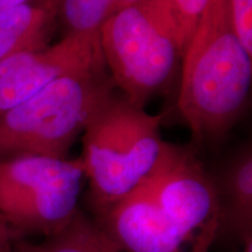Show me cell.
<instances>
[{
    "label": "cell",
    "instance_id": "6da1fadb",
    "mask_svg": "<svg viewBox=\"0 0 252 252\" xmlns=\"http://www.w3.org/2000/svg\"><path fill=\"white\" fill-rule=\"evenodd\" d=\"M182 56L179 111L195 139L219 140L244 110L252 81V55L232 28L228 0H209Z\"/></svg>",
    "mask_w": 252,
    "mask_h": 252
},
{
    "label": "cell",
    "instance_id": "7a4b0ae2",
    "mask_svg": "<svg viewBox=\"0 0 252 252\" xmlns=\"http://www.w3.org/2000/svg\"><path fill=\"white\" fill-rule=\"evenodd\" d=\"M162 118L115 94L91 117L82 134L81 158L94 217L133 193L152 173L165 144Z\"/></svg>",
    "mask_w": 252,
    "mask_h": 252
},
{
    "label": "cell",
    "instance_id": "3957f363",
    "mask_svg": "<svg viewBox=\"0 0 252 252\" xmlns=\"http://www.w3.org/2000/svg\"><path fill=\"white\" fill-rule=\"evenodd\" d=\"M115 84L106 67L75 72L0 115V160L21 157L68 159L75 141Z\"/></svg>",
    "mask_w": 252,
    "mask_h": 252
},
{
    "label": "cell",
    "instance_id": "277c9868",
    "mask_svg": "<svg viewBox=\"0 0 252 252\" xmlns=\"http://www.w3.org/2000/svg\"><path fill=\"white\" fill-rule=\"evenodd\" d=\"M98 37L115 87L144 108L168 83L182 56L168 0H144L119 11L104 23Z\"/></svg>",
    "mask_w": 252,
    "mask_h": 252
},
{
    "label": "cell",
    "instance_id": "5b68a950",
    "mask_svg": "<svg viewBox=\"0 0 252 252\" xmlns=\"http://www.w3.org/2000/svg\"><path fill=\"white\" fill-rule=\"evenodd\" d=\"M84 176L82 158L0 160V216L19 238L53 235L77 212Z\"/></svg>",
    "mask_w": 252,
    "mask_h": 252
},
{
    "label": "cell",
    "instance_id": "8992f818",
    "mask_svg": "<svg viewBox=\"0 0 252 252\" xmlns=\"http://www.w3.org/2000/svg\"><path fill=\"white\" fill-rule=\"evenodd\" d=\"M143 186L190 252H209L219 231V203L212 175L191 149L163 144Z\"/></svg>",
    "mask_w": 252,
    "mask_h": 252
},
{
    "label": "cell",
    "instance_id": "52a82bcc",
    "mask_svg": "<svg viewBox=\"0 0 252 252\" xmlns=\"http://www.w3.org/2000/svg\"><path fill=\"white\" fill-rule=\"evenodd\" d=\"M105 67L98 33H67L42 49L0 62V115L67 75Z\"/></svg>",
    "mask_w": 252,
    "mask_h": 252
},
{
    "label": "cell",
    "instance_id": "ba28073f",
    "mask_svg": "<svg viewBox=\"0 0 252 252\" xmlns=\"http://www.w3.org/2000/svg\"><path fill=\"white\" fill-rule=\"evenodd\" d=\"M94 219L126 252H190L143 185Z\"/></svg>",
    "mask_w": 252,
    "mask_h": 252
},
{
    "label": "cell",
    "instance_id": "9c48e42d",
    "mask_svg": "<svg viewBox=\"0 0 252 252\" xmlns=\"http://www.w3.org/2000/svg\"><path fill=\"white\" fill-rule=\"evenodd\" d=\"M219 203L217 238L239 242L252 237V149L244 145L212 176Z\"/></svg>",
    "mask_w": 252,
    "mask_h": 252
},
{
    "label": "cell",
    "instance_id": "30bf717a",
    "mask_svg": "<svg viewBox=\"0 0 252 252\" xmlns=\"http://www.w3.org/2000/svg\"><path fill=\"white\" fill-rule=\"evenodd\" d=\"M59 19V0H32L0 13V62L47 47Z\"/></svg>",
    "mask_w": 252,
    "mask_h": 252
},
{
    "label": "cell",
    "instance_id": "8fae6325",
    "mask_svg": "<svg viewBox=\"0 0 252 252\" xmlns=\"http://www.w3.org/2000/svg\"><path fill=\"white\" fill-rule=\"evenodd\" d=\"M15 252H126L94 217L80 208L70 220L41 242L14 241Z\"/></svg>",
    "mask_w": 252,
    "mask_h": 252
},
{
    "label": "cell",
    "instance_id": "7c38bea8",
    "mask_svg": "<svg viewBox=\"0 0 252 252\" xmlns=\"http://www.w3.org/2000/svg\"><path fill=\"white\" fill-rule=\"evenodd\" d=\"M119 0H59V19L67 33H98L117 12Z\"/></svg>",
    "mask_w": 252,
    "mask_h": 252
},
{
    "label": "cell",
    "instance_id": "4fadbf2b",
    "mask_svg": "<svg viewBox=\"0 0 252 252\" xmlns=\"http://www.w3.org/2000/svg\"><path fill=\"white\" fill-rule=\"evenodd\" d=\"M168 1L178 27L179 42L184 54L209 0H168Z\"/></svg>",
    "mask_w": 252,
    "mask_h": 252
},
{
    "label": "cell",
    "instance_id": "5bb4252c",
    "mask_svg": "<svg viewBox=\"0 0 252 252\" xmlns=\"http://www.w3.org/2000/svg\"><path fill=\"white\" fill-rule=\"evenodd\" d=\"M228 8L236 35L252 55V0H228Z\"/></svg>",
    "mask_w": 252,
    "mask_h": 252
},
{
    "label": "cell",
    "instance_id": "9a60e30c",
    "mask_svg": "<svg viewBox=\"0 0 252 252\" xmlns=\"http://www.w3.org/2000/svg\"><path fill=\"white\" fill-rule=\"evenodd\" d=\"M19 238L13 229L0 216V252H15L14 241Z\"/></svg>",
    "mask_w": 252,
    "mask_h": 252
},
{
    "label": "cell",
    "instance_id": "2e32d148",
    "mask_svg": "<svg viewBox=\"0 0 252 252\" xmlns=\"http://www.w3.org/2000/svg\"><path fill=\"white\" fill-rule=\"evenodd\" d=\"M30 1H32V0H0V13L18 7L20 5L27 4Z\"/></svg>",
    "mask_w": 252,
    "mask_h": 252
},
{
    "label": "cell",
    "instance_id": "e0dca14e",
    "mask_svg": "<svg viewBox=\"0 0 252 252\" xmlns=\"http://www.w3.org/2000/svg\"><path fill=\"white\" fill-rule=\"evenodd\" d=\"M242 252H252V237H249L243 243V251Z\"/></svg>",
    "mask_w": 252,
    "mask_h": 252
}]
</instances>
